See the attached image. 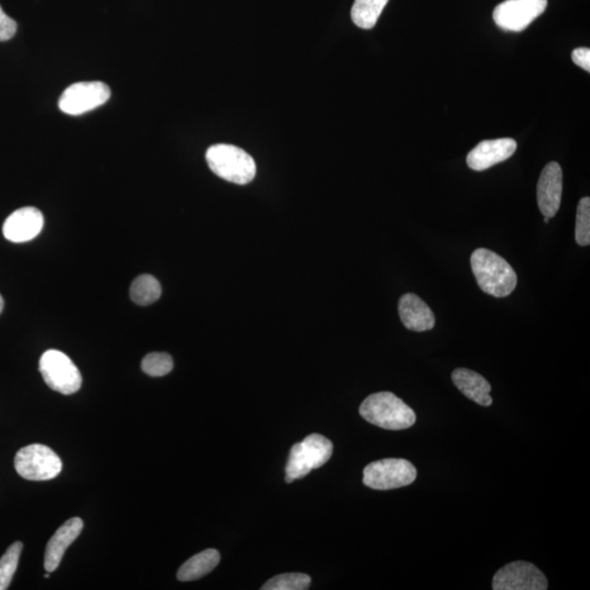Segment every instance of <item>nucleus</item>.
I'll list each match as a JSON object with an SVG mask.
<instances>
[{
  "mask_svg": "<svg viewBox=\"0 0 590 590\" xmlns=\"http://www.w3.org/2000/svg\"><path fill=\"white\" fill-rule=\"evenodd\" d=\"M451 379H453L455 387L470 401L480 406H491L493 403L491 395H490L491 385L482 375L468 369H457L451 374Z\"/></svg>",
  "mask_w": 590,
  "mask_h": 590,
  "instance_id": "16",
  "label": "nucleus"
},
{
  "mask_svg": "<svg viewBox=\"0 0 590 590\" xmlns=\"http://www.w3.org/2000/svg\"><path fill=\"white\" fill-rule=\"evenodd\" d=\"M4 309V299L2 298V295H0V313L3 312Z\"/></svg>",
  "mask_w": 590,
  "mask_h": 590,
  "instance_id": "26",
  "label": "nucleus"
},
{
  "mask_svg": "<svg viewBox=\"0 0 590 590\" xmlns=\"http://www.w3.org/2000/svg\"><path fill=\"white\" fill-rule=\"evenodd\" d=\"M562 169L556 162H550L542 170L537 185V201L545 217L554 218L559 211L562 197Z\"/></svg>",
  "mask_w": 590,
  "mask_h": 590,
  "instance_id": "11",
  "label": "nucleus"
},
{
  "mask_svg": "<svg viewBox=\"0 0 590 590\" xmlns=\"http://www.w3.org/2000/svg\"><path fill=\"white\" fill-rule=\"evenodd\" d=\"M14 468L22 478L31 482H45L56 478L60 474L63 464L50 447L32 444L18 451L14 458Z\"/></svg>",
  "mask_w": 590,
  "mask_h": 590,
  "instance_id": "5",
  "label": "nucleus"
},
{
  "mask_svg": "<svg viewBox=\"0 0 590 590\" xmlns=\"http://www.w3.org/2000/svg\"><path fill=\"white\" fill-rule=\"evenodd\" d=\"M575 240L580 246L590 244V198L580 199L577 212V227H575Z\"/></svg>",
  "mask_w": 590,
  "mask_h": 590,
  "instance_id": "23",
  "label": "nucleus"
},
{
  "mask_svg": "<svg viewBox=\"0 0 590 590\" xmlns=\"http://www.w3.org/2000/svg\"><path fill=\"white\" fill-rule=\"evenodd\" d=\"M417 469L411 461L387 458L374 461L364 468L363 483L374 490H394L415 482Z\"/></svg>",
  "mask_w": 590,
  "mask_h": 590,
  "instance_id": "6",
  "label": "nucleus"
},
{
  "mask_svg": "<svg viewBox=\"0 0 590 590\" xmlns=\"http://www.w3.org/2000/svg\"><path fill=\"white\" fill-rule=\"evenodd\" d=\"M17 22L8 17L0 7V42L12 39L17 32Z\"/></svg>",
  "mask_w": 590,
  "mask_h": 590,
  "instance_id": "24",
  "label": "nucleus"
},
{
  "mask_svg": "<svg viewBox=\"0 0 590 590\" xmlns=\"http://www.w3.org/2000/svg\"><path fill=\"white\" fill-rule=\"evenodd\" d=\"M161 293L160 283L150 275H141L132 283L131 298L138 306H150L158 301Z\"/></svg>",
  "mask_w": 590,
  "mask_h": 590,
  "instance_id": "19",
  "label": "nucleus"
},
{
  "mask_svg": "<svg viewBox=\"0 0 590 590\" xmlns=\"http://www.w3.org/2000/svg\"><path fill=\"white\" fill-rule=\"evenodd\" d=\"M398 312L404 327L409 331L422 332L431 331L435 325L432 309L416 294H403L399 299Z\"/></svg>",
  "mask_w": 590,
  "mask_h": 590,
  "instance_id": "14",
  "label": "nucleus"
},
{
  "mask_svg": "<svg viewBox=\"0 0 590 590\" xmlns=\"http://www.w3.org/2000/svg\"><path fill=\"white\" fill-rule=\"evenodd\" d=\"M206 160L212 172L227 182L245 185L255 179V161L241 148L223 144L212 146L207 151Z\"/></svg>",
  "mask_w": 590,
  "mask_h": 590,
  "instance_id": "3",
  "label": "nucleus"
},
{
  "mask_svg": "<svg viewBox=\"0 0 590 590\" xmlns=\"http://www.w3.org/2000/svg\"><path fill=\"white\" fill-rule=\"evenodd\" d=\"M141 369L154 378H161L173 370V359L164 352H152L142 360Z\"/></svg>",
  "mask_w": 590,
  "mask_h": 590,
  "instance_id": "22",
  "label": "nucleus"
},
{
  "mask_svg": "<svg viewBox=\"0 0 590 590\" xmlns=\"http://www.w3.org/2000/svg\"><path fill=\"white\" fill-rule=\"evenodd\" d=\"M332 450V442L321 435H311L297 442L290 450L285 482L291 483L306 477L312 470L321 468L331 458Z\"/></svg>",
  "mask_w": 590,
  "mask_h": 590,
  "instance_id": "4",
  "label": "nucleus"
},
{
  "mask_svg": "<svg viewBox=\"0 0 590 590\" xmlns=\"http://www.w3.org/2000/svg\"><path fill=\"white\" fill-rule=\"evenodd\" d=\"M109 97L111 90L101 81L77 83L65 90L59 106L61 112L77 116L103 106Z\"/></svg>",
  "mask_w": 590,
  "mask_h": 590,
  "instance_id": "8",
  "label": "nucleus"
},
{
  "mask_svg": "<svg viewBox=\"0 0 590 590\" xmlns=\"http://www.w3.org/2000/svg\"><path fill=\"white\" fill-rule=\"evenodd\" d=\"M84 528V522L78 517L70 518L60 527L46 546L44 568L47 572H54L59 568L66 550L77 539Z\"/></svg>",
  "mask_w": 590,
  "mask_h": 590,
  "instance_id": "15",
  "label": "nucleus"
},
{
  "mask_svg": "<svg viewBox=\"0 0 590 590\" xmlns=\"http://www.w3.org/2000/svg\"><path fill=\"white\" fill-rule=\"evenodd\" d=\"M219 562H220V554L217 550H204L180 566L178 579L180 582H192L206 577L217 568Z\"/></svg>",
  "mask_w": 590,
  "mask_h": 590,
  "instance_id": "17",
  "label": "nucleus"
},
{
  "mask_svg": "<svg viewBox=\"0 0 590 590\" xmlns=\"http://www.w3.org/2000/svg\"><path fill=\"white\" fill-rule=\"evenodd\" d=\"M40 372L47 387L63 395L77 393L83 384L80 371L68 355L49 350L40 359Z\"/></svg>",
  "mask_w": 590,
  "mask_h": 590,
  "instance_id": "7",
  "label": "nucleus"
},
{
  "mask_svg": "<svg viewBox=\"0 0 590 590\" xmlns=\"http://www.w3.org/2000/svg\"><path fill=\"white\" fill-rule=\"evenodd\" d=\"M364 420L385 430H406L415 425V411L396 395L380 392L370 395L360 406Z\"/></svg>",
  "mask_w": 590,
  "mask_h": 590,
  "instance_id": "2",
  "label": "nucleus"
},
{
  "mask_svg": "<svg viewBox=\"0 0 590 590\" xmlns=\"http://www.w3.org/2000/svg\"><path fill=\"white\" fill-rule=\"evenodd\" d=\"M572 60L575 65L590 73V50L587 47L575 49L572 53Z\"/></svg>",
  "mask_w": 590,
  "mask_h": 590,
  "instance_id": "25",
  "label": "nucleus"
},
{
  "mask_svg": "<svg viewBox=\"0 0 590 590\" xmlns=\"http://www.w3.org/2000/svg\"><path fill=\"white\" fill-rule=\"evenodd\" d=\"M471 268L479 288L494 298H506L516 288L517 275L503 257L487 249L471 255Z\"/></svg>",
  "mask_w": 590,
  "mask_h": 590,
  "instance_id": "1",
  "label": "nucleus"
},
{
  "mask_svg": "<svg viewBox=\"0 0 590 590\" xmlns=\"http://www.w3.org/2000/svg\"><path fill=\"white\" fill-rule=\"evenodd\" d=\"M549 220H550V218H548V217H545V223H548Z\"/></svg>",
  "mask_w": 590,
  "mask_h": 590,
  "instance_id": "27",
  "label": "nucleus"
},
{
  "mask_svg": "<svg viewBox=\"0 0 590 590\" xmlns=\"http://www.w3.org/2000/svg\"><path fill=\"white\" fill-rule=\"evenodd\" d=\"M548 579L536 565L516 561L502 569L494 575L492 588L494 590H546L548 589Z\"/></svg>",
  "mask_w": 590,
  "mask_h": 590,
  "instance_id": "10",
  "label": "nucleus"
},
{
  "mask_svg": "<svg viewBox=\"0 0 590 590\" xmlns=\"http://www.w3.org/2000/svg\"><path fill=\"white\" fill-rule=\"evenodd\" d=\"M22 549V542H14L0 558V590H6L11 585Z\"/></svg>",
  "mask_w": 590,
  "mask_h": 590,
  "instance_id": "20",
  "label": "nucleus"
},
{
  "mask_svg": "<svg viewBox=\"0 0 590 590\" xmlns=\"http://www.w3.org/2000/svg\"><path fill=\"white\" fill-rule=\"evenodd\" d=\"M548 0H506L493 12V20L506 31L522 32L545 12Z\"/></svg>",
  "mask_w": 590,
  "mask_h": 590,
  "instance_id": "9",
  "label": "nucleus"
},
{
  "mask_svg": "<svg viewBox=\"0 0 590 590\" xmlns=\"http://www.w3.org/2000/svg\"><path fill=\"white\" fill-rule=\"evenodd\" d=\"M44 217L39 209L25 207L12 213L4 223V236L13 243H25L40 235Z\"/></svg>",
  "mask_w": 590,
  "mask_h": 590,
  "instance_id": "12",
  "label": "nucleus"
},
{
  "mask_svg": "<svg viewBox=\"0 0 590 590\" xmlns=\"http://www.w3.org/2000/svg\"><path fill=\"white\" fill-rule=\"evenodd\" d=\"M311 586V578L303 573H285L268 580L263 590H307Z\"/></svg>",
  "mask_w": 590,
  "mask_h": 590,
  "instance_id": "21",
  "label": "nucleus"
},
{
  "mask_svg": "<svg viewBox=\"0 0 590 590\" xmlns=\"http://www.w3.org/2000/svg\"><path fill=\"white\" fill-rule=\"evenodd\" d=\"M388 0H355L351 9L352 21L364 30L375 27Z\"/></svg>",
  "mask_w": 590,
  "mask_h": 590,
  "instance_id": "18",
  "label": "nucleus"
},
{
  "mask_svg": "<svg viewBox=\"0 0 590 590\" xmlns=\"http://www.w3.org/2000/svg\"><path fill=\"white\" fill-rule=\"evenodd\" d=\"M517 149L516 141L512 138H501L496 140L480 142L469 152L467 164L471 170L484 171L493 165L510 159Z\"/></svg>",
  "mask_w": 590,
  "mask_h": 590,
  "instance_id": "13",
  "label": "nucleus"
}]
</instances>
